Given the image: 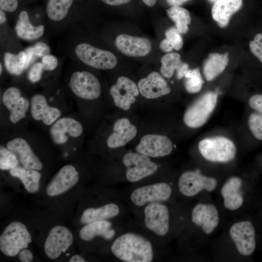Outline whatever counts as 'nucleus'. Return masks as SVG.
Segmentation results:
<instances>
[{"mask_svg": "<svg viewBox=\"0 0 262 262\" xmlns=\"http://www.w3.org/2000/svg\"><path fill=\"white\" fill-rule=\"evenodd\" d=\"M229 235L241 254L249 256L254 252L256 247L255 232L250 221L234 223L229 229Z\"/></svg>", "mask_w": 262, "mask_h": 262, "instance_id": "obj_16", "label": "nucleus"}, {"mask_svg": "<svg viewBox=\"0 0 262 262\" xmlns=\"http://www.w3.org/2000/svg\"><path fill=\"white\" fill-rule=\"evenodd\" d=\"M6 147L16 154L20 163L24 168L38 171L42 169L43 165L42 162L25 138L14 137L7 142Z\"/></svg>", "mask_w": 262, "mask_h": 262, "instance_id": "obj_18", "label": "nucleus"}, {"mask_svg": "<svg viewBox=\"0 0 262 262\" xmlns=\"http://www.w3.org/2000/svg\"><path fill=\"white\" fill-rule=\"evenodd\" d=\"M217 184V180L203 176L196 171L187 170L182 172L178 179L177 187L182 196L190 197L203 190L213 191Z\"/></svg>", "mask_w": 262, "mask_h": 262, "instance_id": "obj_10", "label": "nucleus"}, {"mask_svg": "<svg viewBox=\"0 0 262 262\" xmlns=\"http://www.w3.org/2000/svg\"><path fill=\"white\" fill-rule=\"evenodd\" d=\"M137 133V128L128 118H119L114 123L113 132L106 140V145L110 149L123 147L132 140Z\"/></svg>", "mask_w": 262, "mask_h": 262, "instance_id": "obj_21", "label": "nucleus"}, {"mask_svg": "<svg viewBox=\"0 0 262 262\" xmlns=\"http://www.w3.org/2000/svg\"><path fill=\"white\" fill-rule=\"evenodd\" d=\"M121 194L129 212L132 214L148 204L170 202L174 190L171 183L158 176L131 184Z\"/></svg>", "mask_w": 262, "mask_h": 262, "instance_id": "obj_2", "label": "nucleus"}, {"mask_svg": "<svg viewBox=\"0 0 262 262\" xmlns=\"http://www.w3.org/2000/svg\"><path fill=\"white\" fill-rule=\"evenodd\" d=\"M30 109L34 120L49 127L62 115L61 111L56 107L50 106L46 97L41 94H36L32 97Z\"/></svg>", "mask_w": 262, "mask_h": 262, "instance_id": "obj_19", "label": "nucleus"}, {"mask_svg": "<svg viewBox=\"0 0 262 262\" xmlns=\"http://www.w3.org/2000/svg\"><path fill=\"white\" fill-rule=\"evenodd\" d=\"M4 63L7 71L11 74L20 75L26 68L27 56L24 51L18 54L6 52L4 55Z\"/></svg>", "mask_w": 262, "mask_h": 262, "instance_id": "obj_31", "label": "nucleus"}, {"mask_svg": "<svg viewBox=\"0 0 262 262\" xmlns=\"http://www.w3.org/2000/svg\"><path fill=\"white\" fill-rule=\"evenodd\" d=\"M165 38L160 43V49L165 52H169L173 49L178 50L183 46V40L176 28L171 27L165 33Z\"/></svg>", "mask_w": 262, "mask_h": 262, "instance_id": "obj_32", "label": "nucleus"}, {"mask_svg": "<svg viewBox=\"0 0 262 262\" xmlns=\"http://www.w3.org/2000/svg\"><path fill=\"white\" fill-rule=\"evenodd\" d=\"M160 72L162 76L170 78L174 71L177 70L181 63L180 55L176 52L168 53L164 55L161 59Z\"/></svg>", "mask_w": 262, "mask_h": 262, "instance_id": "obj_33", "label": "nucleus"}, {"mask_svg": "<svg viewBox=\"0 0 262 262\" xmlns=\"http://www.w3.org/2000/svg\"><path fill=\"white\" fill-rule=\"evenodd\" d=\"M16 34L21 39L33 41L40 38L44 34L45 27L40 24L34 26L26 11H22L18 16L15 27Z\"/></svg>", "mask_w": 262, "mask_h": 262, "instance_id": "obj_25", "label": "nucleus"}, {"mask_svg": "<svg viewBox=\"0 0 262 262\" xmlns=\"http://www.w3.org/2000/svg\"><path fill=\"white\" fill-rule=\"evenodd\" d=\"M248 103L251 108L262 114V94L251 96L249 99Z\"/></svg>", "mask_w": 262, "mask_h": 262, "instance_id": "obj_40", "label": "nucleus"}, {"mask_svg": "<svg viewBox=\"0 0 262 262\" xmlns=\"http://www.w3.org/2000/svg\"><path fill=\"white\" fill-rule=\"evenodd\" d=\"M202 156L206 160L214 163H228L234 159L236 147L230 139L223 136L205 138L198 145Z\"/></svg>", "mask_w": 262, "mask_h": 262, "instance_id": "obj_5", "label": "nucleus"}, {"mask_svg": "<svg viewBox=\"0 0 262 262\" xmlns=\"http://www.w3.org/2000/svg\"><path fill=\"white\" fill-rule=\"evenodd\" d=\"M115 43L116 48L121 53L129 56H145L151 50L150 41L144 37L121 34L116 37Z\"/></svg>", "mask_w": 262, "mask_h": 262, "instance_id": "obj_20", "label": "nucleus"}, {"mask_svg": "<svg viewBox=\"0 0 262 262\" xmlns=\"http://www.w3.org/2000/svg\"><path fill=\"white\" fill-rule=\"evenodd\" d=\"M73 0H48L46 7L48 18L51 21H63L67 16Z\"/></svg>", "mask_w": 262, "mask_h": 262, "instance_id": "obj_29", "label": "nucleus"}, {"mask_svg": "<svg viewBox=\"0 0 262 262\" xmlns=\"http://www.w3.org/2000/svg\"><path fill=\"white\" fill-rule=\"evenodd\" d=\"M44 70V67L41 62L34 63L29 69L28 73V80L33 83L38 82L41 79Z\"/></svg>", "mask_w": 262, "mask_h": 262, "instance_id": "obj_37", "label": "nucleus"}, {"mask_svg": "<svg viewBox=\"0 0 262 262\" xmlns=\"http://www.w3.org/2000/svg\"><path fill=\"white\" fill-rule=\"evenodd\" d=\"M68 86L76 97L84 100L98 98L101 93V85L97 77L85 70H75L70 75Z\"/></svg>", "mask_w": 262, "mask_h": 262, "instance_id": "obj_8", "label": "nucleus"}, {"mask_svg": "<svg viewBox=\"0 0 262 262\" xmlns=\"http://www.w3.org/2000/svg\"><path fill=\"white\" fill-rule=\"evenodd\" d=\"M242 0H217L213 5L212 15L221 27H226L231 16L242 6Z\"/></svg>", "mask_w": 262, "mask_h": 262, "instance_id": "obj_26", "label": "nucleus"}, {"mask_svg": "<svg viewBox=\"0 0 262 262\" xmlns=\"http://www.w3.org/2000/svg\"><path fill=\"white\" fill-rule=\"evenodd\" d=\"M251 53L262 63V33L257 34L249 43Z\"/></svg>", "mask_w": 262, "mask_h": 262, "instance_id": "obj_38", "label": "nucleus"}, {"mask_svg": "<svg viewBox=\"0 0 262 262\" xmlns=\"http://www.w3.org/2000/svg\"><path fill=\"white\" fill-rule=\"evenodd\" d=\"M173 149V144L167 136L161 134H147L140 139L135 151L152 159L167 156Z\"/></svg>", "mask_w": 262, "mask_h": 262, "instance_id": "obj_13", "label": "nucleus"}, {"mask_svg": "<svg viewBox=\"0 0 262 262\" xmlns=\"http://www.w3.org/2000/svg\"><path fill=\"white\" fill-rule=\"evenodd\" d=\"M34 55L36 58L42 57L49 54V47L45 43L39 42L33 46Z\"/></svg>", "mask_w": 262, "mask_h": 262, "instance_id": "obj_41", "label": "nucleus"}, {"mask_svg": "<svg viewBox=\"0 0 262 262\" xmlns=\"http://www.w3.org/2000/svg\"><path fill=\"white\" fill-rule=\"evenodd\" d=\"M249 129L257 140L262 141V114L259 113H253L248 118Z\"/></svg>", "mask_w": 262, "mask_h": 262, "instance_id": "obj_36", "label": "nucleus"}, {"mask_svg": "<svg viewBox=\"0 0 262 262\" xmlns=\"http://www.w3.org/2000/svg\"><path fill=\"white\" fill-rule=\"evenodd\" d=\"M242 180L237 177L229 179L221 190L225 207L233 211L239 208L243 203V197L240 191Z\"/></svg>", "mask_w": 262, "mask_h": 262, "instance_id": "obj_24", "label": "nucleus"}, {"mask_svg": "<svg viewBox=\"0 0 262 262\" xmlns=\"http://www.w3.org/2000/svg\"><path fill=\"white\" fill-rule=\"evenodd\" d=\"M69 262H85L86 259L82 255L76 254L72 256L69 260Z\"/></svg>", "mask_w": 262, "mask_h": 262, "instance_id": "obj_46", "label": "nucleus"}, {"mask_svg": "<svg viewBox=\"0 0 262 262\" xmlns=\"http://www.w3.org/2000/svg\"><path fill=\"white\" fill-rule=\"evenodd\" d=\"M139 93L147 99H156L169 94L171 89L163 77L156 71L150 73L138 83Z\"/></svg>", "mask_w": 262, "mask_h": 262, "instance_id": "obj_23", "label": "nucleus"}, {"mask_svg": "<svg viewBox=\"0 0 262 262\" xmlns=\"http://www.w3.org/2000/svg\"><path fill=\"white\" fill-rule=\"evenodd\" d=\"M10 173L12 176L20 180L28 192L35 193L38 191L41 177L38 170L18 166L10 170Z\"/></svg>", "mask_w": 262, "mask_h": 262, "instance_id": "obj_27", "label": "nucleus"}, {"mask_svg": "<svg viewBox=\"0 0 262 262\" xmlns=\"http://www.w3.org/2000/svg\"><path fill=\"white\" fill-rule=\"evenodd\" d=\"M217 102L216 92H208L196 100L185 111L183 120L191 128L203 126L215 109Z\"/></svg>", "mask_w": 262, "mask_h": 262, "instance_id": "obj_9", "label": "nucleus"}, {"mask_svg": "<svg viewBox=\"0 0 262 262\" xmlns=\"http://www.w3.org/2000/svg\"><path fill=\"white\" fill-rule=\"evenodd\" d=\"M131 0H102V1L109 5L116 6L124 4L129 2Z\"/></svg>", "mask_w": 262, "mask_h": 262, "instance_id": "obj_45", "label": "nucleus"}, {"mask_svg": "<svg viewBox=\"0 0 262 262\" xmlns=\"http://www.w3.org/2000/svg\"><path fill=\"white\" fill-rule=\"evenodd\" d=\"M184 77L185 87L188 93L196 94L200 91L204 82L198 68L189 69Z\"/></svg>", "mask_w": 262, "mask_h": 262, "instance_id": "obj_34", "label": "nucleus"}, {"mask_svg": "<svg viewBox=\"0 0 262 262\" xmlns=\"http://www.w3.org/2000/svg\"><path fill=\"white\" fill-rule=\"evenodd\" d=\"M41 63L44 66L45 70L52 71L57 67L58 61L55 56L48 54L42 57Z\"/></svg>", "mask_w": 262, "mask_h": 262, "instance_id": "obj_39", "label": "nucleus"}, {"mask_svg": "<svg viewBox=\"0 0 262 262\" xmlns=\"http://www.w3.org/2000/svg\"><path fill=\"white\" fill-rule=\"evenodd\" d=\"M228 52L211 53L203 65V73L208 81H211L221 74L229 63Z\"/></svg>", "mask_w": 262, "mask_h": 262, "instance_id": "obj_28", "label": "nucleus"}, {"mask_svg": "<svg viewBox=\"0 0 262 262\" xmlns=\"http://www.w3.org/2000/svg\"><path fill=\"white\" fill-rule=\"evenodd\" d=\"M32 252L28 249H23L19 253V259L22 262H31L33 260Z\"/></svg>", "mask_w": 262, "mask_h": 262, "instance_id": "obj_43", "label": "nucleus"}, {"mask_svg": "<svg viewBox=\"0 0 262 262\" xmlns=\"http://www.w3.org/2000/svg\"><path fill=\"white\" fill-rule=\"evenodd\" d=\"M83 131L82 123L69 116L60 117L50 126L49 130L51 140L57 145H64L71 138L80 137Z\"/></svg>", "mask_w": 262, "mask_h": 262, "instance_id": "obj_14", "label": "nucleus"}, {"mask_svg": "<svg viewBox=\"0 0 262 262\" xmlns=\"http://www.w3.org/2000/svg\"><path fill=\"white\" fill-rule=\"evenodd\" d=\"M189 70V66L187 63L181 62L178 68L176 70L177 78L178 79H181Z\"/></svg>", "mask_w": 262, "mask_h": 262, "instance_id": "obj_44", "label": "nucleus"}, {"mask_svg": "<svg viewBox=\"0 0 262 262\" xmlns=\"http://www.w3.org/2000/svg\"><path fill=\"white\" fill-rule=\"evenodd\" d=\"M5 11H3L2 9H0V25L4 23L6 21V15L5 14Z\"/></svg>", "mask_w": 262, "mask_h": 262, "instance_id": "obj_48", "label": "nucleus"}, {"mask_svg": "<svg viewBox=\"0 0 262 262\" xmlns=\"http://www.w3.org/2000/svg\"><path fill=\"white\" fill-rule=\"evenodd\" d=\"M188 0H166L168 4L171 6H180Z\"/></svg>", "mask_w": 262, "mask_h": 262, "instance_id": "obj_47", "label": "nucleus"}, {"mask_svg": "<svg viewBox=\"0 0 262 262\" xmlns=\"http://www.w3.org/2000/svg\"><path fill=\"white\" fill-rule=\"evenodd\" d=\"M32 242L26 226L19 221L8 224L0 236V250L5 256L15 257Z\"/></svg>", "mask_w": 262, "mask_h": 262, "instance_id": "obj_6", "label": "nucleus"}, {"mask_svg": "<svg viewBox=\"0 0 262 262\" xmlns=\"http://www.w3.org/2000/svg\"><path fill=\"white\" fill-rule=\"evenodd\" d=\"M110 94L115 105L127 111L135 102L139 91L138 85L132 80L122 76L119 77L115 84L110 87Z\"/></svg>", "mask_w": 262, "mask_h": 262, "instance_id": "obj_15", "label": "nucleus"}, {"mask_svg": "<svg viewBox=\"0 0 262 262\" xmlns=\"http://www.w3.org/2000/svg\"><path fill=\"white\" fill-rule=\"evenodd\" d=\"M164 244L151 237L133 221L121 232L108 247L117 262H159Z\"/></svg>", "mask_w": 262, "mask_h": 262, "instance_id": "obj_1", "label": "nucleus"}, {"mask_svg": "<svg viewBox=\"0 0 262 262\" xmlns=\"http://www.w3.org/2000/svg\"><path fill=\"white\" fill-rule=\"evenodd\" d=\"M122 172L116 182L134 184L157 177L159 164L151 158L136 151H129L120 159Z\"/></svg>", "mask_w": 262, "mask_h": 262, "instance_id": "obj_4", "label": "nucleus"}, {"mask_svg": "<svg viewBox=\"0 0 262 262\" xmlns=\"http://www.w3.org/2000/svg\"><path fill=\"white\" fill-rule=\"evenodd\" d=\"M80 180V174L75 167L66 164L60 168L46 188V192L49 196H55L66 192Z\"/></svg>", "mask_w": 262, "mask_h": 262, "instance_id": "obj_17", "label": "nucleus"}, {"mask_svg": "<svg viewBox=\"0 0 262 262\" xmlns=\"http://www.w3.org/2000/svg\"><path fill=\"white\" fill-rule=\"evenodd\" d=\"M73 52L75 57L81 62L98 69H112L117 63L116 56L112 52L87 43L75 44Z\"/></svg>", "mask_w": 262, "mask_h": 262, "instance_id": "obj_7", "label": "nucleus"}, {"mask_svg": "<svg viewBox=\"0 0 262 262\" xmlns=\"http://www.w3.org/2000/svg\"><path fill=\"white\" fill-rule=\"evenodd\" d=\"M191 222L201 227L206 234H210L219 223V215L215 206L212 204L198 203L193 209Z\"/></svg>", "mask_w": 262, "mask_h": 262, "instance_id": "obj_22", "label": "nucleus"}, {"mask_svg": "<svg viewBox=\"0 0 262 262\" xmlns=\"http://www.w3.org/2000/svg\"><path fill=\"white\" fill-rule=\"evenodd\" d=\"M1 100L9 112V119L13 124L17 123L24 119L30 108V100L16 86L6 89L2 93Z\"/></svg>", "mask_w": 262, "mask_h": 262, "instance_id": "obj_12", "label": "nucleus"}, {"mask_svg": "<svg viewBox=\"0 0 262 262\" xmlns=\"http://www.w3.org/2000/svg\"><path fill=\"white\" fill-rule=\"evenodd\" d=\"M73 242L71 231L64 226L56 225L51 229L45 240V253L50 259H56L69 248Z\"/></svg>", "mask_w": 262, "mask_h": 262, "instance_id": "obj_11", "label": "nucleus"}, {"mask_svg": "<svg viewBox=\"0 0 262 262\" xmlns=\"http://www.w3.org/2000/svg\"><path fill=\"white\" fill-rule=\"evenodd\" d=\"M166 13L168 17L175 23L176 28L180 33L188 32L191 18L186 9L180 6H172L166 10Z\"/></svg>", "mask_w": 262, "mask_h": 262, "instance_id": "obj_30", "label": "nucleus"}, {"mask_svg": "<svg viewBox=\"0 0 262 262\" xmlns=\"http://www.w3.org/2000/svg\"><path fill=\"white\" fill-rule=\"evenodd\" d=\"M144 2V3L147 5V6H149V7H152L153 6L156 1H157V0H142Z\"/></svg>", "mask_w": 262, "mask_h": 262, "instance_id": "obj_49", "label": "nucleus"}, {"mask_svg": "<svg viewBox=\"0 0 262 262\" xmlns=\"http://www.w3.org/2000/svg\"><path fill=\"white\" fill-rule=\"evenodd\" d=\"M17 0H0V8L7 12H13L17 8Z\"/></svg>", "mask_w": 262, "mask_h": 262, "instance_id": "obj_42", "label": "nucleus"}, {"mask_svg": "<svg viewBox=\"0 0 262 262\" xmlns=\"http://www.w3.org/2000/svg\"><path fill=\"white\" fill-rule=\"evenodd\" d=\"M19 161L12 151L6 146L0 147V169L2 170H10L19 166Z\"/></svg>", "mask_w": 262, "mask_h": 262, "instance_id": "obj_35", "label": "nucleus"}, {"mask_svg": "<svg viewBox=\"0 0 262 262\" xmlns=\"http://www.w3.org/2000/svg\"><path fill=\"white\" fill-rule=\"evenodd\" d=\"M168 203H150L132 214L134 221L138 227L164 244L171 234L172 227V213Z\"/></svg>", "mask_w": 262, "mask_h": 262, "instance_id": "obj_3", "label": "nucleus"}, {"mask_svg": "<svg viewBox=\"0 0 262 262\" xmlns=\"http://www.w3.org/2000/svg\"><path fill=\"white\" fill-rule=\"evenodd\" d=\"M2 70H3V68H2V64H1V63H0V75H1V73H2Z\"/></svg>", "mask_w": 262, "mask_h": 262, "instance_id": "obj_50", "label": "nucleus"}]
</instances>
